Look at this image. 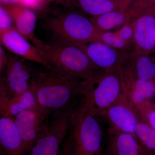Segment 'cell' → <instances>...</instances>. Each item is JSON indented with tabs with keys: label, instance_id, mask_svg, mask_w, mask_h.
Segmentation results:
<instances>
[{
	"label": "cell",
	"instance_id": "1",
	"mask_svg": "<svg viewBox=\"0 0 155 155\" xmlns=\"http://www.w3.org/2000/svg\"><path fill=\"white\" fill-rule=\"evenodd\" d=\"M84 81L55 69H46L33 72L30 87L38 104L55 112L80 102L84 94Z\"/></svg>",
	"mask_w": 155,
	"mask_h": 155
},
{
	"label": "cell",
	"instance_id": "2",
	"mask_svg": "<svg viewBox=\"0 0 155 155\" xmlns=\"http://www.w3.org/2000/svg\"><path fill=\"white\" fill-rule=\"evenodd\" d=\"M40 49L53 69L81 80L89 79L101 70L81 47L54 39L44 42Z\"/></svg>",
	"mask_w": 155,
	"mask_h": 155
},
{
	"label": "cell",
	"instance_id": "3",
	"mask_svg": "<svg viewBox=\"0 0 155 155\" xmlns=\"http://www.w3.org/2000/svg\"><path fill=\"white\" fill-rule=\"evenodd\" d=\"M101 116L83 97L72 117L70 135L74 146L89 154L103 155Z\"/></svg>",
	"mask_w": 155,
	"mask_h": 155
},
{
	"label": "cell",
	"instance_id": "4",
	"mask_svg": "<svg viewBox=\"0 0 155 155\" xmlns=\"http://www.w3.org/2000/svg\"><path fill=\"white\" fill-rule=\"evenodd\" d=\"M119 69L100 70L84 81V98L98 114L104 117L108 108L125 95Z\"/></svg>",
	"mask_w": 155,
	"mask_h": 155
},
{
	"label": "cell",
	"instance_id": "5",
	"mask_svg": "<svg viewBox=\"0 0 155 155\" xmlns=\"http://www.w3.org/2000/svg\"><path fill=\"white\" fill-rule=\"evenodd\" d=\"M54 39L81 47L100 41L101 32L91 19L81 14L70 13L53 18L47 23Z\"/></svg>",
	"mask_w": 155,
	"mask_h": 155
},
{
	"label": "cell",
	"instance_id": "6",
	"mask_svg": "<svg viewBox=\"0 0 155 155\" xmlns=\"http://www.w3.org/2000/svg\"><path fill=\"white\" fill-rule=\"evenodd\" d=\"M78 104L55 112L51 122L27 152L28 155H59Z\"/></svg>",
	"mask_w": 155,
	"mask_h": 155
},
{
	"label": "cell",
	"instance_id": "7",
	"mask_svg": "<svg viewBox=\"0 0 155 155\" xmlns=\"http://www.w3.org/2000/svg\"><path fill=\"white\" fill-rule=\"evenodd\" d=\"M50 112L47 109L39 105L23 111L14 117L24 142L26 153L47 125Z\"/></svg>",
	"mask_w": 155,
	"mask_h": 155
},
{
	"label": "cell",
	"instance_id": "8",
	"mask_svg": "<svg viewBox=\"0 0 155 155\" xmlns=\"http://www.w3.org/2000/svg\"><path fill=\"white\" fill-rule=\"evenodd\" d=\"M25 61L16 55L8 54L5 75L1 76L8 91V101L22 94L30 87L33 72Z\"/></svg>",
	"mask_w": 155,
	"mask_h": 155
},
{
	"label": "cell",
	"instance_id": "9",
	"mask_svg": "<svg viewBox=\"0 0 155 155\" xmlns=\"http://www.w3.org/2000/svg\"><path fill=\"white\" fill-rule=\"evenodd\" d=\"M1 44L14 55L25 61L37 63L46 69H53L41 50L31 45L15 28L0 34Z\"/></svg>",
	"mask_w": 155,
	"mask_h": 155
},
{
	"label": "cell",
	"instance_id": "10",
	"mask_svg": "<svg viewBox=\"0 0 155 155\" xmlns=\"http://www.w3.org/2000/svg\"><path fill=\"white\" fill-rule=\"evenodd\" d=\"M104 117L110 123V127L121 132L133 134L140 121L136 110L125 95L108 108Z\"/></svg>",
	"mask_w": 155,
	"mask_h": 155
},
{
	"label": "cell",
	"instance_id": "11",
	"mask_svg": "<svg viewBox=\"0 0 155 155\" xmlns=\"http://www.w3.org/2000/svg\"><path fill=\"white\" fill-rule=\"evenodd\" d=\"M134 28L133 50L150 55L155 47V15L141 12L131 20Z\"/></svg>",
	"mask_w": 155,
	"mask_h": 155
},
{
	"label": "cell",
	"instance_id": "12",
	"mask_svg": "<svg viewBox=\"0 0 155 155\" xmlns=\"http://www.w3.org/2000/svg\"><path fill=\"white\" fill-rule=\"evenodd\" d=\"M81 47L99 69L105 71L119 69L128 53L115 49L100 41L89 43Z\"/></svg>",
	"mask_w": 155,
	"mask_h": 155
},
{
	"label": "cell",
	"instance_id": "13",
	"mask_svg": "<svg viewBox=\"0 0 155 155\" xmlns=\"http://www.w3.org/2000/svg\"><path fill=\"white\" fill-rule=\"evenodd\" d=\"M107 151L112 155H155L133 134L125 133L110 127Z\"/></svg>",
	"mask_w": 155,
	"mask_h": 155
},
{
	"label": "cell",
	"instance_id": "14",
	"mask_svg": "<svg viewBox=\"0 0 155 155\" xmlns=\"http://www.w3.org/2000/svg\"><path fill=\"white\" fill-rule=\"evenodd\" d=\"M124 93L136 110L143 109L148 101L155 96V81H143L123 74L119 70Z\"/></svg>",
	"mask_w": 155,
	"mask_h": 155
},
{
	"label": "cell",
	"instance_id": "15",
	"mask_svg": "<svg viewBox=\"0 0 155 155\" xmlns=\"http://www.w3.org/2000/svg\"><path fill=\"white\" fill-rule=\"evenodd\" d=\"M119 69L130 77L155 81V63L148 55L132 50L127 53Z\"/></svg>",
	"mask_w": 155,
	"mask_h": 155
},
{
	"label": "cell",
	"instance_id": "16",
	"mask_svg": "<svg viewBox=\"0 0 155 155\" xmlns=\"http://www.w3.org/2000/svg\"><path fill=\"white\" fill-rule=\"evenodd\" d=\"M0 154L25 155V145L14 117L0 118Z\"/></svg>",
	"mask_w": 155,
	"mask_h": 155
},
{
	"label": "cell",
	"instance_id": "17",
	"mask_svg": "<svg viewBox=\"0 0 155 155\" xmlns=\"http://www.w3.org/2000/svg\"><path fill=\"white\" fill-rule=\"evenodd\" d=\"M7 10L11 14L15 29L20 34L32 42L35 46L40 48L44 42L36 37L35 34L37 17L32 10L25 6L10 5Z\"/></svg>",
	"mask_w": 155,
	"mask_h": 155
},
{
	"label": "cell",
	"instance_id": "18",
	"mask_svg": "<svg viewBox=\"0 0 155 155\" xmlns=\"http://www.w3.org/2000/svg\"><path fill=\"white\" fill-rule=\"evenodd\" d=\"M39 105L35 92L30 86L22 94L12 98L0 106V114L1 116L14 117L23 111Z\"/></svg>",
	"mask_w": 155,
	"mask_h": 155
},
{
	"label": "cell",
	"instance_id": "19",
	"mask_svg": "<svg viewBox=\"0 0 155 155\" xmlns=\"http://www.w3.org/2000/svg\"><path fill=\"white\" fill-rule=\"evenodd\" d=\"M132 19L129 11L118 10L93 17L91 19L100 31L104 32L118 29L126 22L131 21Z\"/></svg>",
	"mask_w": 155,
	"mask_h": 155
},
{
	"label": "cell",
	"instance_id": "20",
	"mask_svg": "<svg viewBox=\"0 0 155 155\" xmlns=\"http://www.w3.org/2000/svg\"><path fill=\"white\" fill-rule=\"evenodd\" d=\"M80 8L85 13L97 17L114 10H119L113 0H77Z\"/></svg>",
	"mask_w": 155,
	"mask_h": 155
},
{
	"label": "cell",
	"instance_id": "21",
	"mask_svg": "<svg viewBox=\"0 0 155 155\" xmlns=\"http://www.w3.org/2000/svg\"><path fill=\"white\" fill-rule=\"evenodd\" d=\"M134 134L141 143L155 155V131L149 124L140 121Z\"/></svg>",
	"mask_w": 155,
	"mask_h": 155
},
{
	"label": "cell",
	"instance_id": "22",
	"mask_svg": "<svg viewBox=\"0 0 155 155\" xmlns=\"http://www.w3.org/2000/svg\"><path fill=\"white\" fill-rule=\"evenodd\" d=\"M100 41L124 52H129L133 50V46L120 37L116 31L101 32Z\"/></svg>",
	"mask_w": 155,
	"mask_h": 155
},
{
	"label": "cell",
	"instance_id": "23",
	"mask_svg": "<svg viewBox=\"0 0 155 155\" xmlns=\"http://www.w3.org/2000/svg\"><path fill=\"white\" fill-rule=\"evenodd\" d=\"M15 28L8 11L3 6L0 7V34Z\"/></svg>",
	"mask_w": 155,
	"mask_h": 155
},
{
	"label": "cell",
	"instance_id": "24",
	"mask_svg": "<svg viewBox=\"0 0 155 155\" xmlns=\"http://www.w3.org/2000/svg\"><path fill=\"white\" fill-rule=\"evenodd\" d=\"M116 32L119 36L133 46L134 28L132 21H128L118 28Z\"/></svg>",
	"mask_w": 155,
	"mask_h": 155
},
{
	"label": "cell",
	"instance_id": "25",
	"mask_svg": "<svg viewBox=\"0 0 155 155\" xmlns=\"http://www.w3.org/2000/svg\"><path fill=\"white\" fill-rule=\"evenodd\" d=\"M155 5V0H136L127 10L130 12L132 19L141 11Z\"/></svg>",
	"mask_w": 155,
	"mask_h": 155
},
{
	"label": "cell",
	"instance_id": "26",
	"mask_svg": "<svg viewBox=\"0 0 155 155\" xmlns=\"http://www.w3.org/2000/svg\"><path fill=\"white\" fill-rule=\"evenodd\" d=\"M8 62V55L5 51L2 44L0 45V73H3L5 69Z\"/></svg>",
	"mask_w": 155,
	"mask_h": 155
},
{
	"label": "cell",
	"instance_id": "27",
	"mask_svg": "<svg viewBox=\"0 0 155 155\" xmlns=\"http://www.w3.org/2000/svg\"><path fill=\"white\" fill-rule=\"evenodd\" d=\"M117 4L119 10L127 11L136 0H113Z\"/></svg>",
	"mask_w": 155,
	"mask_h": 155
},
{
	"label": "cell",
	"instance_id": "28",
	"mask_svg": "<svg viewBox=\"0 0 155 155\" xmlns=\"http://www.w3.org/2000/svg\"><path fill=\"white\" fill-rule=\"evenodd\" d=\"M147 118L148 120L149 124L155 131V110L149 112Z\"/></svg>",
	"mask_w": 155,
	"mask_h": 155
},
{
	"label": "cell",
	"instance_id": "29",
	"mask_svg": "<svg viewBox=\"0 0 155 155\" xmlns=\"http://www.w3.org/2000/svg\"><path fill=\"white\" fill-rule=\"evenodd\" d=\"M71 155H91L85 152L84 151L78 148V147L75 146L72 143V151H71Z\"/></svg>",
	"mask_w": 155,
	"mask_h": 155
},
{
	"label": "cell",
	"instance_id": "30",
	"mask_svg": "<svg viewBox=\"0 0 155 155\" xmlns=\"http://www.w3.org/2000/svg\"><path fill=\"white\" fill-rule=\"evenodd\" d=\"M1 3L5 5H17L19 4V0H0Z\"/></svg>",
	"mask_w": 155,
	"mask_h": 155
},
{
	"label": "cell",
	"instance_id": "31",
	"mask_svg": "<svg viewBox=\"0 0 155 155\" xmlns=\"http://www.w3.org/2000/svg\"><path fill=\"white\" fill-rule=\"evenodd\" d=\"M141 12H146V13H150V14L155 15V5L152 6V7H150L148 8L143 10ZM141 12H140V13H141Z\"/></svg>",
	"mask_w": 155,
	"mask_h": 155
},
{
	"label": "cell",
	"instance_id": "32",
	"mask_svg": "<svg viewBox=\"0 0 155 155\" xmlns=\"http://www.w3.org/2000/svg\"><path fill=\"white\" fill-rule=\"evenodd\" d=\"M151 58L153 61V62L155 63V56H153V57H151Z\"/></svg>",
	"mask_w": 155,
	"mask_h": 155
},
{
	"label": "cell",
	"instance_id": "33",
	"mask_svg": "<svg viewBox=\"0 0 155 155\" xmlns=\"http://www.w3.org/2000/svg\"><path fill=\"white\" fill-rule=\"evenodd\" d=\"M105 155H112L111 154V153H110L108 152L107 151V152H106V153L105 154Z\"/></svg>",
	"mask_w": 155,
	"mask_h": 155
},
{
	"label": "cell",
	"instance_id": "34",
	"mask_svg": "<svg viewBox=\"0 0 155 155\" xmlns=\"http://www.w3.org/2000/svg\"><path fill=\"white\" fill-rule=\"evenodd\" d=\"M155 51V50H154V52Z\"/></svg>",
	"mask_w": 155,
	"mask_h": 155
},
{
	"label": "cell",
	"instance_id": "35",
	"mask_svg": "<svg viewBox=\"0 0 155 155\" xmlns=\"http://www.w3.org/2000/svg\"><path fill=\"white\" fill-rule=\"evenodd\" d=\"M0 155H2L0 154Z\"/></svg>",
	"mask_w": 155,
	"mask_h": 155
}]
</instances>
